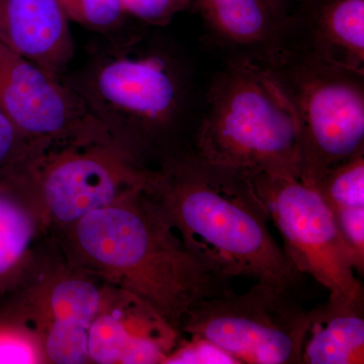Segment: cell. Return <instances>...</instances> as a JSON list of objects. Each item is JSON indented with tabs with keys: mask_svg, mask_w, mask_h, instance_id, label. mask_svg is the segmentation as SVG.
<instances>
[{
	"mask_svg": "<svg viewBox=\"0 0 364 364\" xmlns=\"http://www.w3.org/2000/svg\"><path fill=\"white\" fill-rule=\"evenodd\" d=\"M144 191L218 277H252L296 291L303 275L273 238L267 210L245 176L203 161L188 147L151 168Z\"/></svg>",
	"mask_w": 364,
	"mask_h": 364,
	"instance_id": "cell-1",
	"label": "cell"
},
{
	"mask_svg": "<svg viewBox=\"0 0 364 364\" xmlns=\"http://www.w3.org/2000/svg\"><path fill=\"white\" fill-rule=\"evenodd\" d=\"M51 232L71 263L142 299L178 335L191 306L232 291L186 247L144 188Z\"/></svg>",
	"mask_w": 364,
	"mask_h": 364,
	"instance_id": "cell-2",
	"label": "cell"
},
{
	"mask_svg": "<svg viewBox=\"0 0 364 364\" xmlns=\"http://www.w3.org/2000/svg\"><path fill=\"white\" fill-rule=\"evenodd\" d=\"M63 80L112 140L143 166L155 168L189 147L182 130L191 76L178 53L165 43L131 33L92 53Z\"/></svg>",
	"mask_w": 364,
	"mask_h": 364,
	"instance_id": "cell-3",
	"label": "cell"
},
{
	"mask_svg": "<svg viewBox=\"0 0 364 364\" xmlns=\"http://www.w3.org/2000/svg\"><path fill=\"white\" fill-rule=\"evenodd\" d=\"M189 149L240 176H299L298 114L277 72L233 58L215 76Z\"/></svg>",
	"mask_w": 364,
	"mask_h": 364,
	"instance_id": "cell-4",
	"label": "cell"
},
{
	"mask_svg": "<svg viewBox=\"0 0 364 364\" xmlns=\"http://www.w3.org/2000/svg\"><path fill=\"white\" fill-rule=\"evenodd\" d=\"M150 170L91 117L63 135L31 140L20 161L2 176L28 188L55 231L143 189Z\"/></svg>",
	"mask_w": 364,
	"mask_h": 364,
	"instance_id": "cell-5",
	"label": "cell"
},
{
	"mask_svg": "<svg viewBox=\"0 0 364 364\" xmlns=\"http://www.w3.org/2000/svg\"><path fill=\"white\" fill-rule=\"evenodd\" d=\"M273 69L298 114L299 178L315 186L364 150V75L299 53Z\"/></svg>",
	"mask_w": 364,
	"mask_h": 364,
	"instance_id": "cell-6",
	"label": "cell"
},
{
	"mask_svg": "<svg viewBox=\"0 0 364 364\" xmlns=\"http://www.w3.org/2000/svg\"><path fill=\"white\" fill-rule=\"evenodd\" d=\"M310 323L294 291L257 280L248 291L210 296L182 318L179 337L217 345L238 363L301 364Z\"/></svg>",
	"mask_w": 364,
	"mask_h": 364,
	"instance_id": "cell-7",
	"label": "cell"
},
{
	"mask_svg": "<svg viewBox=\"0 0 364 364\" xmlns=\"http://www.w3.org/2000/svg\"><path fill=\"white\" fill-rule=\"evenodd\" d=\"M105 280L67 259L52 232L20 286L0 298V316L39 337L48 363L85 364Z\"/></svg>",
	"mask_w": 364,
	"mask_h": 364,
	"instance_id": "cell-8",
	"label": "cell"
},
{
	"mask_svg": "<svg viewBox=\"0 0 364 364\" xmlns=\"http://www.w3.org/2000/svg\"><path fill=\"white\" fill-rule=\"evenodd\" d=\"M284 240V253L301 275L312 277L332 296L363 304V287L340 238L332 210L315 186L299 176H243Z\"/></svg>",
	"mask_w": 364,
	"mask_h": 364,
	"instance_id": "cell-9",
	"label": "cell"
},
{
	"mask_svg": "<svg viewBox=\"0 0 364 364\" xmlns=\"http://www.w3.org/2000/svg\"><path fill=\"white\" fill-rule=\"evenodd\" d=\"M0 109L30 140L63 135L92 117L65 81L1 43Z\"/></svg>",
	"mask_w": 364,
	"mask_h": 364,
	"instance_id": "cell-10",
	"label": "cell"
},
{
	"mask_svg": "<svg viewBox=\"0 0 364 364\" xmlns=\"http://www.w3.org/2000/svg\"><path fill=\"white\" fill-rule=\"evenodd\" d=\"M178 333L142 299L105 282L88 334L93 364H164Z\"/></svg>",
	"mask_w": 364,
	"mask_h": 364,
	"instance_id": "cell-11",
	"label": "cell"
},
{
	"mask_svg": "<svg viewBox=\"0 0 364 364\" xmlns=\"http://www.w3.org/2000/svg\"><path fill=\"white\" fill-rule=\"evenodd\" d=\"M215 45L233 58L277 67L293 46L291 4L287 0H191Z\"/></svg>",
	"mask_w": 364,
	"mask_h": 364,
	"instance_id": "cell-12",
	"label": "cell"
},
{
	"mask_svg": "<svg viewBox=\"0 0 364 364\" xmlns=\"http://www.w3.org/2000/svg\"><path fill=\"white\" fill-rule=\"evenodd\" d=\"M291 26V53L364 75V0H296Z\"/></svg>",
	"mask_w": 364,
	"mask_h": 364,
	"instance_id": "cell-13",
	"label": "cell"
},
{
	"mask_svg": "<svg viewBox=\"0 0 364 364\" xmlns=\"http://www.w3.org/2000/svg\"><path fill=\"white\" fill-rule=\"evenodd\" d=\"M0 43L61 80L75 55L59 0H0Z\"/></svg>",
	"mask_w": 364,
	"mask_h": 364,
	"instance_id": "cell-14",
	"label": "cell"
},
{
	"mask_svg": "<svg viewBox=\"0 0 364 364\" xmlns=\"http://www.w3.org/2000/svg\"><path fill=\"white\" fill-rule=\"evenodd\" d=\"M50 232L35 196L18 179L0 176V298L26 279Z\"/></svg>",
	"mask_w": 364,
	"mask_h": 364,
	"instance_id": "cell-15",
	"label": "cell"
},
{
	"mask_svg": "<svg viewBox=\"0 0 364 364\" xmlns=\"http://www.w3.org/2000/svg\"><path fill=\"white\" fill-rule=\"evenodd\" d=\"M301 363L363 364V304L330 294L325 304L310 311Z\"/></svg>",
	"mask_w": 364,
	"mask_h": 364,
	"instance_id": "cell-16",
	"label": "cell"
},
{
	"mask_svg": "<svg viewBox=\"0 0 364 364\" xmlns=\"http://www.w3.org/2000/svg\"><path fill=\"white\" fill-rule=\"evenodd\" d=\"M315 188L332 212L364 208V150L327 170Z\"/></svg>",
	"mask_w": 364,
	"mask_h": 364,
	"instance_id": "cell-17",
	"label": "cell"
},
{
	"mask_svg": "<svg viewBox=\"0 0 364 364\" xmlns=\"http://www.w3.org/2000/svg\"><path fill=\"white\" fill-rule=\"evenodd\" d=\"M70 21L104 35L123 30L130 18L119 0H59Z\"/></svg>",
	"mask_w": 364,
	"mask_h": 364,
	"instance_id": "cell-18",
	"label": "cell"
},
{
	"mask_svg": "<svg viewBox=\"0 0 364 364\" xmlns=\"http://www.w3.org/2000/svg\"><path fill=\"white\" fill-rule=\"evenodd\" d=\"M46 364L44 347L28 326L0 316V364Z\"/></svg>",
	"mask_w": 364,
	"mask_h": 364,
	"instance_id": "cell-19",
	"label": "cell"
},
{
	"mask_svg": "<svg viewBox=\"0 0 364 364\" xmlns=\"http://www.w3.org/2000/svg\"><path fill=\"white\" fill-rule=\"evenodd\" d=\"M130 21L145 26H165L188 11L191 0H119Z\"/></svg>",
	"mask_w": 364,
	"mask_h": 364,
	"instance_id": "cell-20",
	"label": "cell"
},
{
	"mask_svg": "<svg viewBox=\"0 0 364 364\" xmlns=\"http://www.w3.org/2000/svg\"><path fill=\"white\" fill-rule=\"evenodd\" d=\"M332 214L354 270L359 275H363L364 208H343Z\"/></svg>",
	"mask_w": 364,
	"mask_h": 364,
	"instance_id": "cell-21",
	"label": "cell"
},
{
	"mask_svg": "<svg viewBox=\"0 0 364 364\" xmlns=\"http://www.w3.org/2000/svg\"><path fill=\"white\" fill-rule=\"evenodd\" d=\"M231 363L238 364L230 354L217 345L198 337H179L173 350L164 364Z\"/></svg>",
	"mask_w": 364,
	"mask_h": 364,
	"instance_id": "cell-22",
	"label": "cell"
},
{
	"mask_svg": "<svg viewBox=\"0 0 364 364\" xmlns=\"http://www.w3.org/2000/svg\"><path fill=\"white\" fill-rule=\"evenodd\" d=\"M30 142L0 109V176L20 161Z\"/></svg>",
	"mask_w": 364,
	"mask_h": 364,
	"instance_id": "cell-23",
	"label": "cell"
},
{
	"mask_svg": "<svg viewBox=\"0 0 364 364\" xmlns=\"http://www.w3.org/2000/svg\"><path fill=\"white\" fill-rule=\"evenodd\" d=\"M287 2H289V4H293L294 2H296V0H287Z\"/></svg>",
	"mask_w": 364,
	"mask_h": 364,
	"instance_id": "cell-24",
	"label": "cell"
}]
</instances>
